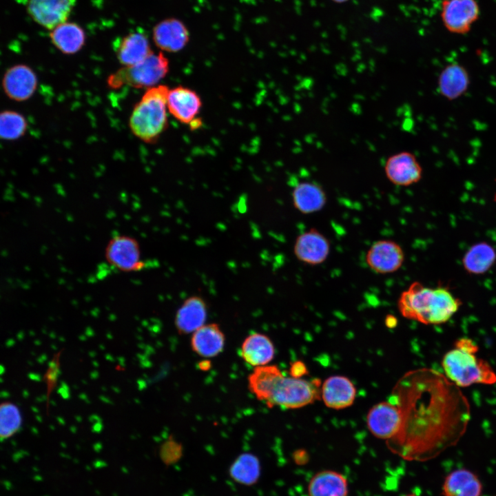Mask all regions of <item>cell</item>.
I'll use <instances>...</instances> for the list:
<instances>
[{
  "label": "cell",
  "instance_id": "obj_26",
  "mask_svg": "<svg viewBox=\"0 0 496 496\" xmlns=\"http://www.w3.org/2000/svg\"><path fill=\"white\" fill-rule=\"evenodd\" d=\"M50 38L52 44L65 54L79 52L86 39L83 29L79 24L67 21L52 30Z\"/></svg>",
  "mask_w": 496,
  "mask_h": 496
},
{
  "label": "cell",
  "instance_id": "obj_3",
  "mask_svg": "<svg viewBox=\"0 0 496 496\" xmlns=\"http://www.w3.org/2000/svg\"><path fill=\"white\" fill-rule=\"evenodd\" d=\"M478 346L470 338H462L442 358L445 376L458 387L496 383V373L490 364L476 355Z\"/></svg>",
  "mask_w": 496,
  "mask_h": 496
},
{
  "label": "cell",
  "instance_id": "obj_27",
  "mask_svg": "<svg viewBox=\"0 0 496 496\" xmlns=\"http://www.w3.org/2000/svg\"><path fill=\"white\" fill-rule=\"evenodd\" d=\"M496 261V250L486 242L473 245L462 258L464 269L473 275L486 273Z\"/></svg>",
  "mask_w": 496,
  "mask_h": 496
},
{
  "label": "cell",
  "instance_id": "obj_25",
  "mask_svg": "<svg viewBox=\"0 0 496 496\" xmlns=\"http://www.w3.org/2000/svg\"><path fill=\"white\" fill-rule=\"evenodd\" d=\"M469 83L468 71L458 63L446 65L438 78L440 94L450 101L457 99L464 94L468 90Z\"/></svg>",
  "mask_w": 496,
  "mask_h": 496
},
{
  "label": "cell",
  "instance_id": "obj_22",
  "mask_svg": "<svg viewBox=\"0 0 496 496\" xmlns=\"http://www.w3.org/2000/svg\"><path fill=\"white\" fill-rule=\"evenodd\" d=\"M240 354L246 363L255 368L267 365L271 362L275 355V348L267 335L253 333L242 342Z\"/></svg>",
  "mask_w": 496,
  "mask_h": 496
},
{
  "label": "cell",
  "instance_id": "obj_18",
  "mask_svg": "<svg viewBox=\"0 0 496 496\" xmlns=\"http://www.w3.org/2000/svg\"><path fill=\"white\" fill-rule=\"evenodd\" d=\"M207 306L200 296L189 297L178 308L175 316V326L180 334L193 333L205 324Z\"/></svg>",
  "mask_w": 496,
  "mask_h": 496
},
{
  "label": "cell",
  "instance_id": "obj_7",
  "mask_svg": "<svg viewBox=\"0 0 496 496\" xmlns=\"http://www.w3.org/2000/svg\"><path fill=\"white\" fill-rule=\"evenodd\" d=\"M105 257L111 267L120 271H136L145 267L138 242L125 235H116L110 239L105 247Z\"/></svg>",
  "mask_w": 496,
  "mask_h": 496
},
{
  "label": "cell",
  "instance_id": "obj_16",
  "mask_svg": "<svg viewBox=\"0 0 496 496\" xmlns=\"http://www.w3.org/2000/svg\"><path fill=\"white\" fill-rule=\"evenodd\" d=\"M153 41L160 50L176 53L183 50L189 41V32L180 20L167 18L155 25L152 32Z\"/></svg>",
  "mask_w": 496,
  "mask_h": 496
},
{
  "label": "cell",
  "instance_id": "obj_28",
  "mask_svg": "<svg viewBox=\"0 0 496 496\" xmlns=\"http://www.w3.org/2000/svg\"><path fill=\"white\" fill-rule=\"evenodd\" d=\"M260 471L258 459L251 453H243L233 462L230 475L240 484L251 485L258 480Z\"/></svg>",
  "mask_w": 496,
  "mask_h": 496
},
{
  "label": "cell",
  "instance_id": "obj_19",
  "mask_svg": "<svg viewBox=\"0 0 496 496\" xmlns=\"http://www.w3.org/2000/svg\"><path fill=\"white\" fill-rule=\"evenodd\" d=\"M291 196L293 207L303 214L320 211L327 202V194L322 187L312 181L298 183Z\"/></svg>",
  "mask_w": 496,
  "mask_h": 496
},
{
  "label": "cell",
  "instance_id": "obj_14",
  "mask_svg": "<svg viewBox=\"0 0 496 496\" xmlns=\"http://www.w3.org/2000/svg\"><path fill=\"white\" fill-rule=\"evenodd\" d=\"M387 179L397 186L406 187L418 183L422 167L414 154L402 151L390 156L384 165Z\"/></svg>",
  "mask_w": 496,
  "mask_h": 496
},
{
  "label": "cell",
  "instance_id": "obj_13",
  "mask_svg": "<svg viewBox=\"0 0 496 496\" xmlns=\"http://www.w3.org/2000/svg\"><path fill=\"white\" fill-rule=\"evenodd\" d=\"M331 250L329 239L316 228L298 235L293 245V254L300 262L308 265H318L328 258Z\"/></svg>",
  "mask_w": 496,
  "mask_h": 496
},
{
  "label": "cell",
  "instance_id": "obj_30",
  "mask_svg": "<svg viewBox=\"0 0 496 496\" xmlns=\"http://www.w3.org/2000/svg\"><path fill=\"white\" fill-rule=\"evenodd\" d=\"M21 417L18 408L11 403H3L1 406V437L7 439L14 435L20 428Z\"/></svg>",
  "mask_w": 496,
  "mask_h": 496
},
{
  "label": "cell",
  "instance_id": "obj_31",
  "mask_svg": "<svg viewBox=\"0 0 496 496\" xmlns=\"http://www.w3.org/2000/svg\"><path fill=\"white\" fill-rule=\"evenodd\" d=\"M307 371L304 364L300 362H296L290 368L291 376L300 378Z\"/></svg>",
  "mask_w": 496,
  "mask_h": 496
},
{
  "label": "cell",
  "instance_id": "obj_6",
  "mask_svg": "<svg viewBox=\"0 0 496 496\" xmlns=\"http://www.w3.org/2000/svg\"><path fill=\"white\" fill-rule=\"evenodd\" d=\"M169 70V62L164 54L152 52L142 61L131 66H123L111 74L107 84L112 89L130 86L147 90L158 85Z\"/></svg>",
  "mask_w": 496,
  "mask_h": 496
},
{
  "label": "cell",
  "instance_id": "obj_17",
  "mask_svg": "<svg viewBox=\"0 0 496 496\" xmlns=\"http://www.w3.org/2000/svg\"><path fill=\"white\" fill-rule=\"evenodd\" d=\"M356 389L347 377L333 375L325 380L321 386V397L324 404L331 409H342L353 404Z\"/></svg>",
  "mask_w": 496,
  "mask_h": 496
},
{
  "label": "cell",
  "instance_id": "obj_33",
  "mask_svg": "<svg viewBox=\"0 0 496 496\" xmlns=\"http://www.w3.org/2000/svg\"><path fill=\"white\" fill-rule=\"evenodd\" d=\"M331 1H333L335 3H342L348 1L349 0H331Z\"/></svg>",
  "mask_w": 496,
  "mask_h": 496
},
{
  "label": "cell",
  "instance_id": "obj_20",
  "mask_svg": "<svg viewBox=\"0 0 496 496\" xmlns=\"http://www.w3.org/2000/svg\"><path fill=\"white\" fill-rule=\"evenodd\" d=\"M190 343L197 355L211 358L223 351L225 337L218 324H205L192 333Z\"/></svg>",
  "mask_w": 496,
  "mask_h": 496
},
{
  "label": "cell",
  "instance_id": "obj_23",
  "mask_svg": "<svg viewBox=\"0 0 496 496\" xmlns=\"http://www.w3.org/2000/svg\"><path fill=\"white\" fill-rule=\"evenodd\" d=\"M442 490L443 496H481L482 484L471 471L459 468L446 475Z\"/></svg>",
  "mask_w": 496,
  "mask_h": 496
},
{
  "label": "cell",
  "instance_id": "obj_2",
  "mask_svg": "<svg viewBox=\"0 0 496 496\" xmlns=\"http://www.w3.org/2000/svg\"><path fill=\"white\" fill-rule=\"evenodd\" d=\"M461 304L460 300L448 288H431L417 281L403 291L397 300L398 310L403 317L426 325L448 322Z\"/></svg>",
  "mask_w": 496,
  "mask_h": 496
},
{
  "label": "cell",
  "instance_id": "obj_21",
  "mask_svg": "<svg viewBox=\"0 0 496 496\" xmlns=\"http://www.w3.org/2000/svg\"><path fill=\"white\" fill-rule=\"evenodd\" d=\"M115 52L118 62L123 66H131L144 60L153 51L145 34L133 32L118 41Z\"/></svg>",
  "mask_w": 496,
  "mask_h": 496
},
{
  "label": "cell",
  "instance_id": "obj_1",
  "mask_svg": "<svg viewBox=\"0 0 496 496\" xmlns=\"http://www.w3.org/2000/svg\"><path fill=\"white\" fill-rule=\"evenodd\" d=\"M395 402L402 415L399 434L389 441L391 451L409 461H427L455 445L469 420V405L457 386L431 369L405 375Z\"/></svg>",
  "mask_w": 496,
  "mask_h": 496
},
{
  "label": "cell",
  "instance_id": "obj_4",
  "mask_svg": "<svg viewBox=\"0 0 496 496\" xmlns=\"http://www.w3.org/2000/svg\"><path fill=\"white\" fill-rule=\"evenodd\" d=\"M169 87L158 85L146 90L129 119L132 133L146 143H156L168 127Z\"/></svg>",
  "mask_w": 496,
  "mask_h": 496
},
{
  "label": "cell",
  "instance_id": "obj_10",
  "mask_svg": "<svg viewBox=\"0 0 496 496\" xmlns=\"http://www.w3.org/2000/svg\"><path fill=\"white\" fill-rule=\"evenodd\" d=\"M479 8L476 0H444L441 18L451 32L466 34L478 19Z\"/></svg>",
  "mask_w": 496,
  "mask_h": 496
},
{
  "label": "cell",
  "instance_id": "obj_32",
  "mask_svg": "<svg viewBox=\"0 0 496 496\" xmlns=\"http://www.w3.org/2000/svg\"><path fill=\"white\" fill-rule=\"evenodd\" d=\"M210 362L209 360H203L199 363L200 369L202 370H207L209 369Z\"/></svg>",
  "mask_w": 496,
  "mask_h": 496
},
{
  "label": "cell",
  "instance_id": "obj_5",
  "mask_svg": "<svg viewBox=\"0 0 496 496\" xmlns=\"http://www.w3.org/2000/svg\"><path fill=\"white\" fill-rule=\"evenodd\" d=\"M264 402L272 408L298 409L313 403L321 397L319 380H307L285 376L280 370L272 378Z\"/></svg>",
  "mask_w": 496,
  "mask_h": 496
},
{
  "label": "cell",
  "instance_id": "obj_29",
  "mask_svg": "<svg viewBox=\"0 0 496 496\" xmlns=\"http://www.w3.org/2000/svg\"><path fill=\"white\" fill-rule=\"evenodd\" d=\"M28 129L25 118L19 112L4 110L0 114V136L6 141H14L23 136Z\"/></svg>",
  "mask_w": 496,
  "mask_h": 496
},
{
  "label": "cell",
  "instance_id": "obj_12",
  "mask_svg": "<svg viewBox=\"0 0 496 496\" xmlns=\"http://www.w3.org/2000/svg\"><path fill=\"white\" fill-rule=\"evenodd\" d=\"M76 0H28L27 10L41 26L52 30L66 22Z\"/></svg>",
  "mask_w": 496,
  "mask_h": 496
},
{
  "label": "cell",
  "instance_id": "obj_24",
  "mask_svg": "<svg viewBox=\"0 0 496 496\" xmlns=\"http://www.w3.org/2000/svg\"><path fill=\"white\" fill-rule=\"evenodd\" d=\"M307 492L308 496H348V480L338 471L323 470L311 478Z\"/></svg>",
  "mask_w": 496,
  "mask_h": 496
},
{
  "label": "cell",
  "instance_id": "obj_9",
  "mask_svg": "<svg viewBox=\"0 0 496 496\" xmlns=\"http://www.w3.org/2000/svg\"><path fill=\"white\" fill-rule=\"evenodd\" d=\"M366 424L369 431L375 437L389 441L395 438L401 431V410L395 402H379L369 410L366 416Z\"/></svg>",
  "mask_w": 496,
  "mask_h": 496
},
{
  "label": "cell",
  "instance_id": "obj_34",
  "mask_svg": "<svg viewBox=\"0 0 496 496\" xmlns=\"http://www.w3.org/2000/svg\"><path fill=\"white\" fill-rule=\"evenodd\" d=\"M402 496H418V495H417L414 493H409V494L403 495Z\"/></svg>",
  "mask_w": 496,
  "mask_h": 496
},
{
  "label": "cell",
  "instance_id": "obj_11",
  "mask_svg": "<svg viewBox=\"0 0 496 496\" xmlns=\"http://www.w3.org/2000/svg\"><path fill=\"white\" fill-rule=\"evenodd\" d=\"M402 247L392 240L374 242L366 251L365 260L371 271L379 274L392 273L398 271L404 262Z\"/></svg>",
  "mask_w": 496,
  "mask_h": 496
},
{
  "label": "cell",
  "instance_id": "obj_8",
  "mask_svg": "<svg viewBox=\"0 0 496 496\" xmlns=\"http://www.w3.org/2000/svg\"><path fill=\"white\" fill-rule=\"evenodd\" d=\"M201 107V98L194 90L183 85L169 90V113L181 123L189 125L193 130L201 124V120L198 118Z\"/></svg>",
  "mask_w": 496,
  "mask_h": 496
},
{
  "label": "cell",
  "instance_id": "obj_15",
  "mask_svg": "<svg viewBox=\"0 0 496 496\" xmlns=\"http://www.w3.org/2000/svg\"><path fill=\"white\" fill-rule=\"evenodd\" d=\"M37 85L38 78L36 73L25 64H17L9 68L2 79V87L6 96L18 102L30 99Z\"/></svg>",
  "mask_w": 496,
  "mask_h": 496
}]
</instances>
